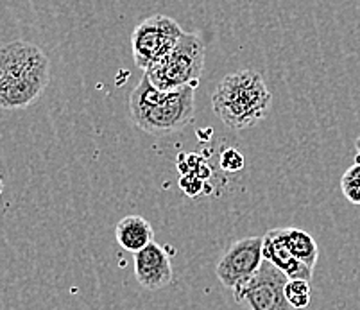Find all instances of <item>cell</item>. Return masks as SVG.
<instances>
[{"mask_svg":"<svg viewBox=\"0 0 360 310\" xmlns=\"http://www.w3.org/2000/svg\"><path fill=\"white\" fill-rule=\"evenodd\" d=\"M51 79V61L34 44L16 40L0 47V108L22 110L40 99Z\"/></svg>","mask_w":360,"mask_h":310,"instance_id":"cell-1","label":"cell"},{"mask_svg":"<svg viewBox=\"0 0 360 310\" xmlns=\"http://www.w3.org/2000/svg\"><path fill=\"white\" fill-rule=\"evenodd\" d=\"M194 86H183L163 92L143 76L129 96L131 120L149 135L165 136L181 131L194 119Z\"/></svg>","mask_w":360,"mask_h":310,"instance_id":"cell-2","label":"cell"},{"mask_svg":"<svg viewBox=\"0 0 360 310\" xmlns=\"http://www.w3.org/2000/svg\"><path fill=\"white\" fill-rule=\"evenodd\" d=\"M273 104V93L264 77L255 70L228 74L212 96L214 112L231 129H248L265 119Z\"/></svg>","mask_w":360,"mask_h":310,"instance_id":"cell-3","label":"cell"},{"mask_svg":"<svg viewBox=\"0 0 360 310\" xmlns=\"http://www.w3.org/2000/svg\"><path fill=\"white\" fill-rule=\"evenodd\" d=\"M205 41L198 32H185L172 51L156 61L143 76L163 92L183 86H198L205 68Z\"/></svg>","mask_w":360,"mask_h":310,"instance_id":"cell-4","label":"cell"},{"mask_svg":"<svg viewBox=\"0 0 360 310\" xmlns=\"http://www.w3.org/2000/svg\"><path fill=\"white\" fill-rule=\"evenodd\" d=\"M185 34L174 18L165 15H155L136 25L131 34V51L140 70H149L156 61L178 45Z\"/></svg>","mask_w":360,"mask_h":310,"instance_id":"cell-5","label":"cell"},{"mask_svg":"<svg viewBox=\"0 0 360 310\" xmlns=\"http://www.w3.org/2000/svg\"><path fill=\"white\" fill-rule=\"evenodd\" d=\"M289 276L274 264L265 260L251 280L233 296L238 303H248L251 310H294L285 298V285Z\"/></svg>","mask_w":360,"mask_h":310,"instance_id":"cell-6","label":"cell"},{"mask_svg":"<svg viewBox=\"0 0 360 310\" xmlns=\"http://www.w3.org/2000/svg\"><path fill=\"white\" fill-rule=\"evenodd\" d=\"M264 237L240 239L226 251L221 262L215 267L219 282L230 290H238L250 282L264 262Z\"/></svg>","mask_w":360,"mask_h":310,"instance_id":"cell-7","label":"cell"},{"mask_svg":"<svg viewBox=\"0 0 360 310\" xmlns=\"http://www.w3.org/2000/svg\"><path fill=\"white\" fill-rule=\"evenodd\" d=\"M135 276L143 289L160 290L169 287L174 278L169 253L156 243L135 253Z\"/></svg>","mask_w":360,"mask_h":310,"instance_id":"cell-8","label":"cell"},{"mask_svg":"<svg viewBox=\"0 0 360 310\" xmlns=\"http://www.w3.org/2000/svg\"><path fill=\"white\" fill-rule=\"evenodd\" d=\"M262 251H264V259L274 264L280 271H283L289 276V280H307V282L312 280V269L300 262L287 246L283 228H274L264 235Z\"/></svg>","mask_w":360,"mask_h":310,"instance_id":"cell-9","label":"cell"},{"mask_svg":"<svg viewBox=\"0 0 360 310\" xmlns=\"http://www.w3.org/2000/svg\"><path fill=\"white\" fill-rule=\"evenodd\" d=\"M115 239L126 251L139 253L150 243H155V231L147 219L140 215H127L117 223Z\"/></svg>","mask_w":360,"mask_h":310,"instance_id":"cell-10","label":"cell"},{"mask_svg":"<svg viewBox=\"0 0 360 310\" xmlns=\"http://www.w3.org/2000/svg\"><path fill=\"white\" fill-rule=\"evenodd\" d=\"M283 235H285L287 246L292 251L294 257L314 271L317 257H319V250H317V244L312 235L303 230H297V228H283Z\"/></svg>","mask_w":360,"mask_h":310,"instance_id":"cell-11","label":"cell"},{"mask_svg":"<svg viewBox=\"0 0 360 310\" xmlns=\"http://www.w3.org/2000/svg\"><path fill=\"white\" fill-rule=\"evenodd\" d=\"M340 190L349 203L360 207V155H356L355 163L340 178Z\"/></svg>","mask_w":360,"mask_h":310,"instance_id":"cell-12","label":"cell"},{"mask_svg":"<svg viewBox=\"0 0 360 310\" xmlns=\"http://www.w3.org/2000/svg\"><path fill=\"white\" fill-rule=\"evenodd\" d=\"M285 298L292 309H307L310 303V282H307V280H289L285 285Z\"/></svg>","mask_w":360,"mask_h":310,"instance_id":"cell-13","label":"cell"},{"mask_svg":"<svg viewBox=\"0 0 360 310\" xmlns=\"http://www.w3.org/2000/svg\"><path fill=\"white\" fill-rule=\"evenodd\" d=\"M221 165L226 171H240L242 165H244V158H242L238 151L230 149V151H226L224 155H222Z\"/></svg>","mask_w":360,"mask_h":310,"instance_id":"cell-14","label":"cell"},{"mask_svg":"<svg viewBox=\"0 0 360 310\" xmlns=\"http://www.w3.org/2000/svg\"><path fill=\"white\" fill-rule=\"evenodd\" d=\"M355 148H356V151H359V155H360V135L356 136V140H355Z\"/></svg>","mask_w":360,"mask_h":310,"instance_id":"cell-15","label":"cell"},{"mask_svg":"<svg viewBox=\"0 0 360 310\" xmlns=\"http://www.w3.org/2000/svg\"><path fill=\"white\" fill-rule=\"evenodd\" d=\"M2 190H4V183H2V178H0V195H2Z\"/></svg>","mask_w":360,"mask_h":310,"instance_id":"cell-16","label":"cell"}]
</instances>
